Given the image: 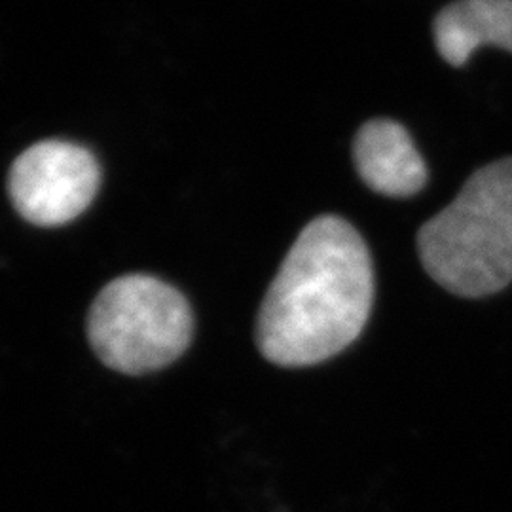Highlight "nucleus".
Listing matches in <instances>:
<instances>
[{
  "label": "nucleus",
  "mask_w": 512,
  "mask_h": 512,
  "mask_svg": "<svg viewBox=\"0 0 512 512\" xmlns=\"http://www.w3.org/2000/svg\"><path fill=\"white\" fill-rule=\"evenodd\" d=\"M433 35L442 59L454 67L486 44L512 52V0H458L437 16Z\"/></svg>",
  "instance_id": "nucleus-6"
},
{
  "label": "nucleus",
  "mask_w": 512,
  "mask_h": 512,
  "mask_svg": "<svg viewBox=\"0 0 512 512\" xmlns=\"http://www.w3.org/2000/svg\"><path fill=\"white\" fill-rule=\"evenodd\" d=\"M99 183L101 171L90 150L67 141H42L14 162L8 192L23 219L48 228L80 217Z\"/></svg>",
  "instance_id": "nucleus-4"
},
{
  "label": "nucleus",
  "mask_w": 512,
  "mask_h": 512,
  "mask_svg": "<svg viewBox=\"0 0 512 512\" xmlns=\"http://www.w3.org/2000/svg\"><path fill=\"white\" fill-rule=\"evenodd\" d=\"M425 272L463 298L503 291L512 281V158L471 175L418 234Z\"/></svg>",
  "instance_id": "nucleus-2"
},
{
  "label": "nucleus",
  "mask_w": 512,
  "mask_h": 512,
  "mask_svg": "<svg viewBox=\"0 0 512 512\" xmlns=\"http://www.w3.org/2000/svg\"><path fill=\"white\" fill-rule=\"evenodd\" d=\"M374 304V268L348 220H311L275 275L256 321V344L274 365L311 366L351 346Z\"/></svg>",
  "instance_id": "nucleus-1"
},
{
  "label": "nucleus",
  "mask_w": 512,
  "mask_h": 512,
  "mask_svg": "<svg viewBox=\"0 0 512 512\" xmlns=\"http://www.w3.org/2000/svg\"><path fill=\"white\" fill-rule=\"evenodd\" d=\"M194 315L183 294L152 275H122L97 294L88 338L103 365L141 376L171 365L190 346Z\"/></svg>",
  "instance_id": "nucleus-3"
},
{
  "label": "nucleus",
  "mask_w": 512,
  "mask_h": 512,
  "mask_svg": "<svg viewBox=\"0 0 512 512\" xmlns=\"http://www.w3.org/2000/svg\"><path fill=\"white\" fill-rule=\"evenodd\" d=\"M353 158L368 188L389 198H408L427 183L423 162L410 133L393 120H370L357 131Z\"/></svg>",
  "instance_id": "nucleus-5"
}]
</instances>
